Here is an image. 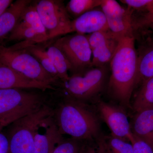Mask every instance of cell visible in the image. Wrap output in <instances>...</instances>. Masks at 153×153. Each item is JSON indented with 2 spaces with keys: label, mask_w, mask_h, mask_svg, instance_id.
I'll use <instances>...</instances> for the list:
<instances>
[{
  "label": "cell",
  "mask_w": 153,
  "mask_h": 153,
  "mask_svg": "<svg viewBox=\"0 0 153 153\" xmlns=\"http://www.w3.org/2000/svg\"><path fill=\"white\" fill-rule=\"evenodd\" d=\"M122 3L131 10L148 12L149 17L153 15V0H122Z\"/></svg>",
  "instance_id": "4316f807"
},
{
  "label": "cell",
  "mask_w": 153,
  "mask_h": 153,
  "mask_svg": "<svg viewBox=\"0 0 153 153\" xmlns=\"http://www.w3.org/2000/svg\"><path fill=\"white\" fill-rule=\"evenodd\" d=\"M30 41H24L11 46L16 49H24L38 60L44 69L56 79H59L58 74L47 50Z\"/></svg>",
  "instance_id": "e0dca14e"
},
{
  "label": "cell",
  "mask_w": 153,
  "mask_h": 153,
  "mask_svg": "<svg viewBox=\"0 0 153 153\" xmlns=\"http://www.w3.org/2000/svg\"><path fill=\"white\" fill-rule=\"evenodd\" d=\"M130 126L133 134L153 146V109L136 113Z\"/></svg>",
  "instance_id": "2e32d148"
},
{
  "label": "cell",
  "mask_w": 153,
  "mask_h": 153,
  "mask_svg": "<svg viewBox=\"0 0 153 153\" xmlns=\"http://www.w3.org/2000/svg\"><path fill=\"white\" fill-rule=\"evenodd\" d=\"M149 19L150 21L152 23V28L153 29V15L152 16H150L149 17Z\"/></svg>",
  "instance_id": "4dcf8cb0"
},
{
  "label": "cell",
  "mask_w": 153,
  "mask_h": 153,
  "mask_svg": "<svg viewBox=\"0 0 153 153\" xmlns=\"http://www.w3.org/2000/svg\"><path fill=\"white\" fill-rule=\"evenodd\" d=\"M8 41H27L38 44L47 40L39 35L31 25L20 18L16 27L10 34Z\"/></svg>",
  "instance_id": "ac0fdd59"
},
{
  "label": "cell",
  "mask_w": 153,
  "mask_h": 153,
  "mask_svg": "<svg viewBox=\"0 0 153 153\" xmlns=\"http://www.w3.org/2000/svg\"><path fill=\"white\" fill-rule=\"evenodd\" d=\"M54 45L67 58L73 74L92 67V52L87 36L76 33L63 36L56 40Z\"/></svg>",
  "instance_id": "ba28073f"
},
{
  "label": "cell",
  "mask_w": 153,
  "mask_h": 153,
  "mask_svg": "<svg viewBox=\"0 0 153 153\" xmlns=\"http://www.w3.org/2000/svg\"><path fill=\"white\" fill-rule=\"evenodd\" d=\"M31 2L30 0H17L2 14L0 16V43L13 30L22 13Z\"/></svg>",
  "instance_id": "9a60e30c"
},
{
  "label": "cell",
  "mask_w": 153,
  "mask_h": 153,
  "mask_svg": "<svg viewBox=\"0 0 153 153\" xmlns=\"http://www.w3.org/2000/svg\"><path fill=\"white\" fill-rule=\"evenodd\" d=\"M53 117L60 133L88 142L102 135L100 119L94 105L66 98L54 110Z\"/></svg>",
  "instance_id": "7a4b0ae2"
},
{
  "label": "cell",
  "mask_w": 153,
  "mask_h": 153,
  "mask_svg": "<svg viewBox=\"0 0 153 153\" xmlns=\"http://www.w3.org/2000/svg\"><path fill=\"white\" fill-rule=\"evenodd\" d=\"M87 36L92 52L91 66H105L116 52L121 38L115 36L109 29Z\"/></svg>",
  "instance_id": "8fae6325"
},
{
  "label": "cell",
  "mask_w": 153,
  "mask_h": 153,
  "mask_svg": "<svg viewBox=\"0 0 153 153\" xmlns=\"http://www.w3.org/2000/svg\"><path fill=\"white\" fill-rule=\"evenodd\" d=\"M13 3L12 0H0V16Z\"/></svg>",
  "instance_id": "f546056e"
},
{
  "label": "cell",
  "mask_w": 153,
  "mask_h": 153,
  "mask_svg": "<svg viewBox=\"0 0 153 153\" xmlns=\"http://www.w3.org/2000/svg\"><path fill=\"white\" fill-rule=\"evenodd\" d=\"M110 153H133L131 143L112 135L105 136Z\"/></svg>",
  "instance_id": "cb8c5ba5"
},
{
  "label": "cell",
  "mask_w": 153,
  "mask_h": 153,
  "mask_svg": "<svg viewBox=\"0 0 153 153\" xmlns=\"http://www.w3.org/2000/svg\"><path fill=\"white\" fill-rule=\"evenodd\" d=\"M131 143L133 153H153V146L134 135Z\"/></svg>",
  "instance_id": "83f0119b"
},
{
  "label": "cell",
  "mask_w": 153,
  "mask_h": 153,
  "mask_svg": "<svg viewBox=\"0 0 153 153\" xmlns=\"http://www.w3.org/2000/svg\"><path fill=\"white\" fill-rule=\"evenodd\" d=\"M80 153H110L105 136L101 135L94 140L85 142Z\"/></svg>",
  "instance_id": "484cf974"
},
{
  "label": "cell",
  "mask_w": 153,
  "mask_h": 153,
  "mask_svg": "<svg viewBox=\"0 0 153 153\" xmlns=\"http://www.w3.org/2000/svg\"><path fill=\"white\" fill-rule=\"evenodd\" d=\"M0 153H9L8 140L5 134L0 132Z\"/></svg>",
  "instance_id": "f1b7e54d"
},
{
  "label": "cell",
  "mask_w": 153,
  "mask_h": 153,
  "mask_svg": "<svg viewBox=\"0 0 153 153\" xmlns=\"http://www.w3.org/2000/svg\"><path fill=\"white\" fill-rule=\"evenodd\" d=\"M102 10L106 18L108 29L119 38L133 35L132 11L115 0H102Z\"/></svg>",
  "instance_id": "30bf717a"
},
{
  "label": "cell",
  "mask_w": 153,
  "mask_h": 153,
  "mask_svg": "<svg viewBox=\"0 0 153 153\" xmlns=\"http://www.w3.org/2000/svg\"><path fill=\"white\" fill-rule=\"evenodd\" d=\"M105 66L91 67L69 76L62 82L66 97L83 103L95 102L105 85L107 77Z\"/></svg>",
  "instance_id": "5b68a950"
},
{
  "label": "cell",
  "mask_w": 153,
  "mask_h": 153,
  "mask_svg": "<svg viewBox=\"0 0 153 153\" xmlns=\"http://www.w3.org/2000/svg\"><path fill=\"white\" fill-rule=\"evenodd\" d=\"M64 139L59 131L53 114L49 116L41 121L36 128L34 153H52Z\"/></svg>",
  "instance_id": "7c38bea8"
},
{
  "label": "cell",
  "mask_w": 153,
  "mask_h": 153,
  "mask_svg": "<svg viewBox=\"0 0 153 153\" xmlns=\"http://www.w3.org/2000/svg\"><path fill=\"white\" fill-rule=\"evenodd\" d=\"M35 4L49 40L72 33V21L63 1L41 0Z\"/></svg>",
  "instance_id": "52a82bcc"
},
{
  "label": "cell",
  "mask_w": 153,
  "mask_h": 153,
  "mask_svg": "<svg viewBox=\"0 0 153 153\" xmlns=\"http://www.w3.org/2000/svg\"><path fill=\"white\" fill-rule=\"evenodd\" d=\"M31 3L25 8L20 18L31 25L39 35L48 40L47 31L36 10V4Z\"/></svg>",
  "instance_id": "603a6c76"
},
{
  "label": "cell",
  "mask_w": 153,
  "mask_h": 153,
  "mask_svg": "<svg viewBox=\"0 0 153 153\" xmlns=\"http://www.w3.org/2000/svg\"><path fill=\"white\" fill-rule=\"evenodd\" d=\"M0 63L31 79L53 86L57 84L58 79L49 74L33 55L24 49L0 44Z\"/></svg>",
  "instance_id": "8992f818"
},
{
  "label": "cell",
  "mask_w": 153,
  "mask_h": 153,
  "mask_svg": "<svg viewBox=\"0 0 153 153\" xmlns=\"http://www.w3.org/2000/svg\"><path fill=\"white\" fill-rule=\"evenodd\" d=\"M47 51L58 73L59 79L62 82L67 80L69 77L68 72H71V67L63 52L54 44L49 46Z\"/></svg>",
  "instance_id": "44dd1931"
},
{
  "label": "cell",
  "mask_w": 153,
  "mask_h": 153,
  "mask_svg": "<svg viewBox=\"0 0 153 153\" xmlns=\"http://www.w3.org/2000/svg\"><path fill=\"white\" fill-rule=\"evenodd\" d=\"M153 77V44L138 55V70L136 87Z\"/></svg>",
  "instance_id": "d6986e66"
},
{
  "label": "cell",
  "mask_w": 153,
  "mask_h": 153,
  "mask_svg": "<svg viewBox=\"0 0 153 153\" xmlns=\"http://www.w3.org/2000/svg\"><path fill=\"white\" fill-rule=\"evenodd\" d=\"M40 94L18 88H0V124L7 126L45 105Z\"/></svg>",
  "instance_id": "3957f363"
},
{
  "label": "cell",
  "mask_w": 153,
  "mask_h": 153,
  "mask_svg": "<svg viewBox=\"0 0 153 153\" xmlns=\"http://www.w3.org/2000/svg\"><path fill=\"white\" fill-rule=\"evenodd\" d=\"M0 88H36L56 90L54 86L29 78L0 63Z\"/></svg>",
  "instance_id": "4fadbf2b"
},
{
  "label": "cell",
  "mask_w": 153,
  "mask_h": 153,
  "mask_svg": "<svg viewBox=\"0 0 153 153\" xmlns=\"http://www.w3.org/2000/svg\"><path fill=\"white\" fill-rule=\"evenodd\" d=\"M4 127V126L3 125L1 124H0V132L1 131V130L3 129V128Z\"/></svg>",
  "instance_id": "1f68e13d"
},
{
  "label": "cell",
  "mask_w": 153,
  "mask_h": 153,
  "mask_svg": "<svg viewBox=\"0 0 153 153\" xmlns=\"http://www.w3.org/2000/svg\"><path fill=\"white\" fill-rule=\"evenodd\" d=\"M72 33L85 35L108 30L106 19L102 10L94 9L72 21Z\"/></svg>",
  "instance_id": "5bb4252c"
},
{
  "label": "cell",
  "mask_w": 153,
  "mask_h": 153,
  "mask_svg": "<svg viewBox=\"0 0 153 153\" xmlns=\"http://www.w3.org/2000/svg\"><path fill=\"white\" fill-rule=\"evenodd\" d=\"M54 110L45 105L36 112L15 121L7 126L9 153H34L36 128L45 118L53 114Z\"/></svg>",
  "instance_id": "277c9868"
},
{
  "label": "cell",
  "mask_w": 153,
  "mask_h": 153,
  "mask_svg": "<svg viewBox=\"0 0 153 153\" xmlns=\"http://www.w3.org/2000/svg\"><path fill=\"white\" fill-rule=\"evenodd\" d=\"M85 142L72 138L64 139L52 153H80Z\"/></svg>",
  "instance_id": "d4e9b609"
},
{
  "label": "cell",
  "mask_w": 153,
  "mask_h": 153,
  "mask_svg": "<svg viewBox=\"0 0 153 153\" xmlns=\"http://www.w3.org/2000/svg\"><path fill=\"white\" fill-rule=\"evenodd\" d=\"M110 63L109 94L120 106L131 108V99L136 88L138 70V54L133 35L121 38Z\"/></svg>",
  "instance_id": "6da1fadb"
},
{
  "label": "cell",
  "mask_w": 153,
  "mask_h": 153,
  "mask_svg": "<svg viewBox=\"0 0 153 153\" xmlns=\"http://www.w3.org/2000/svg\"><path fill=\"white\" fill-rule=\"evenodd\" d=\"M131 108L135 113L153 109V77L142 84Z\"/></svg>",
  "instance_id": "ffe728a7"
},
{
  "label": "cell",
  "mask_w": 153,
  "mask_h": 153,
  "mask_svg": "<svg viewBox=\"0 0 153 153\" xmlns=\"http://www.w3.org/2000/svg\"><path fill=\"white\" fill-rule=\"evenodd\" d=\"M93 102L100 119L109 128L111 135L131 143L133 134L125 110L120 105H115L101 100Z\"/></svg>",
  "instance_id": "9c48e42d"
},
{
  "label": "cell",
  "mask_w": 153,
  "mask_h": 153,
  "mask_svg": "<svg viewBox=\"0 0 153 153\" xmlns=\"http://www.w3.org/2000/svg\"><path fill=\"white\" fill-rule=\"evenodd\" d=\"M102 0H71L66 6L68 14L76 18L100 7Z\"/></svg>",
  "instance_id": "7402d4cb"
}]
</instances>
